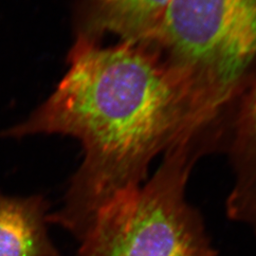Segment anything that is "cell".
I'll list each match as a JSON object with an SVG mask.
<instances>
[{
  "instance_id": "277c9868",
  "label": "cell",
  "mask_w": 256,
  "mask_h": 256,
  "mask_svg": "<svg viewBox=\"0 0 256 256\" xmlns=\"http://www.w3.org/2000/svg\"><path fill=\"white\" fill-rule=\"evenodd\" d=\"M234 184L225 209L230 220L245 225L256 238V81L226 146Z\"/></svg>"
},
{
  "instance_id": "3957f363",
  "label": "cell",
  "mask_w": 256,
  "mask_h": 256,
  "mask_svg": "<svg viewBox=\"0 0 256 256\" xmlns=\"http://www.w3.org/2000/svg\"><path fill=\"white\" fill-rule=\"evenodd\" d=\"M152 41L184 84L194 124L218 126L256 60V0H171Z\"/></svg>"
},
{
  "instance_id": "7a4b0ae2",
  "label": "cell",
  "mask_w": 256,
  "mask_h": 256,
  "mask_svg": "<svg viewBox=\"0 0 256 256\" xmlns=\"http://www.w3.org/2000/svg\"><path fill=\"white\" fill-rule=\"evenodd\" d=\"M209 153L200 138L171 147L144 182L99 210L78 256H218L186 192L194 166Z\"/></svg>"
},
{
  "instance_id": "8992f818",
  "label": "cell",
  "mask_w": 256,
  "mask_h": 256,
  "mask_svg": "<svg viewBox=\"0 0 256 256\" xmlns=\"http://www.w3.org/2000/svg\"><path fill=\"white\" fill-rule=\"evenodd\" d=\"M94 30L119 34L126 42L148 43L171 0H86Z\"/></svg>"
},
{
  "instance_id": "5b68a950",
  "label": "cell",
  "mask_w": 256,
  "mask_h": 256,
  "mask_svg": "<svg viewBox=\"0 0 256 256\" xmlns=\"http://www.w3.org/2000/svg\"><path fill=\"white\" fill-rule=\"evenodd\" d=\"M48 203L40 196L0 192V256H59L46 230Z\"/></svg>"
},
{
  "instance_id": "6da1fadb",
  "label": "cell",
  "mask_w": 256,
  "mask_h": 256,
  "mask_svg": "<svg viewBox=\"0 0 256 256\" xmlns=\"http://www.w3.org/2000/svg\"><path fill=\"white\" fill-rule=\"evenodd\" d=\"M70 64L50 99L3 136L55 133L81 142L82 164L64 204L48 216L81 240L99 210L144 182L156 158L194 124L182 79L144 44L101 48L81 34Z\"/></svg>"
}]
</instances>
